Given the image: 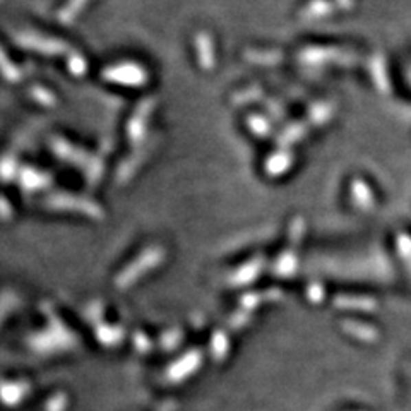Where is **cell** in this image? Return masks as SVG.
I'll return each mask as SVG.
<instances>
[{
  "mask_svg": "<svg viewBox=\"0 0 411 411\" xmlns=\"http://www.w3.org/2000/svg\"><path fill=\"white\" fill-rule=\"evenodd\" d=\"M125 69V85H141V81H144V72L141 69H135L134 65L132 67H124ZM108 78L118 79L120 81L124 78V71L117 69V71L108 72Z\"/></svg>",
  "mask_w": 411,
  "mask_h": 411,
  "instance_id": "6da1fadb",
  "label": "cell"
}]
</instances>
